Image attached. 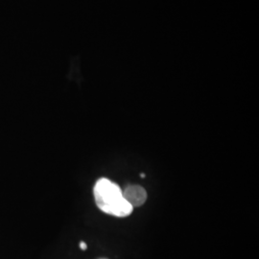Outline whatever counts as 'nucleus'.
<instances>
[{
    "label": "nucleus",
    "mask_w": 259,
    "mask_h": 259,
    "mask_svg": "<svg viewBox=\"0 0 259 259\" xmlns=\"http://www.w3.org/2000/svg\"><path fill=\"white\" fill-rule=\"evenodd\" d=\"M123 197L133 207H137L145 203L147 193L145 189L139 185H128L123 192Z\"/></svg>",
    "instance_id": "nucleus-2"
},
{
    "label": "nucleus",
    "mask_w": 259,
    "mask_h": 259,
    "mask_svg": "<svg viewBox=\"0 0 259 259\" xmlns=\"http://www.w3.org/2000/svg\"><path fill=\"white\" fill-rule=\"evenodd\" d=\"M93 194L97 206L103 212L115 217H127L134 210V207L123 197L119 185L106 178L97 181Z\"/></svg>",
    "instance_id": "nucleus-1"
},
{
    "label": "nucleus",
    "mask_w": 259,
    "mask_h": 259,
    "mask_svg": "<svg viewBox=\"0 0 259 259\" xmlns=\"http://www.w3.org/2000/svg\"><path fill=\"white\" fill-rule=\"evenodd\" d=\"M80 248L83 250H87V249H88V246H87V244H85L84 242H81V243H80Z\"/></svg>",
    "instance_id": "nucleus-3"
}]
</instances>
